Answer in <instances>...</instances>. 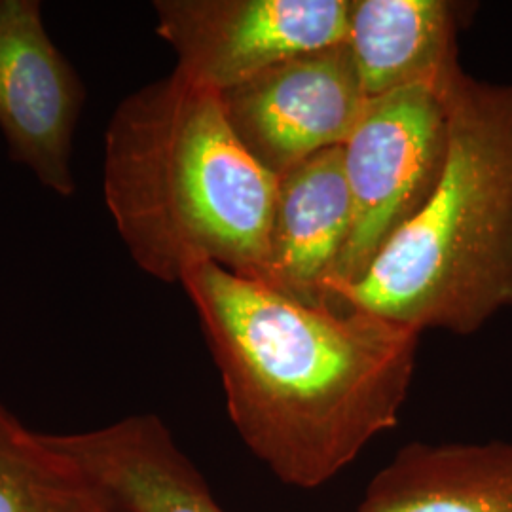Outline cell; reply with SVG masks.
Returning a JSON list of instances; mask_svg holds the SVG:
<instances>
[{
	"label": "cell",
	"mask_w": 512,
	"mask_h": 512,
	"mask_svg": "<svg viewBox=\"0 0 512 512\" xmlns=\"http://www.w3.org/2000/svg\"><path fill=\"white\" fill-rule=\"evenodd\" d=\"M274 194L220 93L177 71L129 93L110 116L105 203L131 260L162 283H181L202 262L260 283Z\"/></svg>",
	"instance_id": "cell-2"
},
{
	"label": "cell",
	"mask_w": 512,
	"mask_h": 512,
	"mask_svg": "<svg viewBox=\"0 0 512 512\" xmlns=\"http://www.w3.org/2000/svg\"><path fill=\"white\" fill-rule=\"evenodd\" d=\"M446 158L448 112L440 95L406 88L366 101L344 145L353 219L325 298L368 274L385 245L429 202Z\"/></svg>",
	"instance_id": "cell-4"
},
{
	"label": "cell",
	"mask_w": 512,
	"mask_h": 512,
	"mask_svg": "<svg viewBox=\"0 0 512 512\" xmlns=\"http://www.w3.org/2000/svg\"><path fill=\"white\" fill-rule=\"evenodd\" d=\"M0 512H120L52 433L27 427L0 401Z\"/></svg>",
	"instance_id": "cell-12"
},
{
	"label": "cell",
	"mask_w": 512,
	"mask_h": 512,
	"mask_svg": "<svg viewBox=\"0 0 512 512\" xmlns=\"http://www.w3.org/2000/svg\"><path fill=\"white\" fill-rule=\"evenodd\" d=\"M442 99L448 158L437 190L359 283L327 294V308L459 336L512 308V82L463 71Z\"/></svg>",
	"instance_id": "cell-3"
},
{
	"label": "cell",
	"mask_w": 512,
	"mask_h": 512,
	"mask_svg": "<svg viewBox=\"0 0 512 512\" xmlns=\"http://www.w3.org/2000/svg\"><path fill=\"white\" fill-rule=\"evenodd\" d=\"M355 512H512V440L410 442Z\"/></svg>",
	"instance_id": "cell-11"
},
{
	"label": "cell",
	"mask_w": 512,
	"mask_h": 512,
	"mask_svg": "<svg viewBox=\"0 0 512 512\" xmlns=\"http://www.w3.org/2000/svg\"><path fill=\"white\" fill-rule=\"evenodd\" d=\"M200 317L241 440L283 484L313 490L399 423L414 330L300 304L213 262L179 283Z\"/></svg>",
	"instance_id": "cell-1"
},
{
	"label": "cell",
	"mask_w": 512,
	"mask_h": 512,
	"mask_svg": "<svg viewBox=\"0 0 512 512\" xmlns=\"http://www.w3.org/2000/svg\"><path fill=\"white\" fill-rule=\"evenodd\" d=\"M471 12L452 0H349L346 44L366 99L406 88L442 97L463 73L459 31Z\"/></svg>",
	"instance_id": "cell-9"
},
{
	"label": "cell",
	"mask_w": 512,
	"mask_h": 512,
	"mask_svg": "<svg viewBox=\"0 0 512 512\" xmlns=\"http://www.w3.org/2000/svg\"><path fill=\"white\" fill-rule=\"evenodd\" d=\"M241 147L274 179L344 147L366 107L348 44L294 55L220 93Z\"/></svg>",
	"instance_id": "cell-6"
},
{
	"label": "cell",
	"mask_w": 512,
	"mask_h": 512,
	"mask_svg": "<svg viewBox=\"0 0 512 512\" xmlns=\"http://www.w3.org/2000/svg\"><path fill=\"white\" fill-rule=\"evenodd\" d=\"M351 219L344 147L323 150L279 175L260 283L300 304L325 306V285L346 251Z\"/></svg>",
	"instance_id": "cell-8"
},
{
	"label": "cell",
	"mask_w": 512,
	"mask_h": 512,
	"mask_svg": "<svg viewBox=\"0 0 512 512\" xmlns=\"http://www.w3.org/2000/svg\"><path fill=\"white\" fill-rule=\"evenodd\" d=\"M86 101L38 0H0V131L10 160L61 198L76 192L73 145Z\"/></svg>",
	"instance_id": "cell-7"
},
{
	"label": "cell",
	"mask_w": 512,
	"mask_h": 512,
	"mask_svg": "<svg viewBox=\"0 0 512 512\" xmlns=\"http://www.w3.org/2000/svg\"><path fill=\"white\" fill-rule=\"evenodd\" d=\"M175 71L222 93L294 55L346 42L349 0H156Z\"/></svg>",
	"instance_id": "cell-5"
},
{
	"label": "cell",
	"mask_w": 512,
	"mask_h": 512,
	"mask_svg": "<svg viewBox=\"0 0 512 512\" xmlns=\"http://www.w3.org/2000/svg\"><path fill=\"white\" fill-rule=\"evenodd\" d=\"M52 439L84 467L120 512H226L154 414Z\"/></svg>",
	"instance_id": "cell-10"
}]
</instances>
